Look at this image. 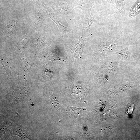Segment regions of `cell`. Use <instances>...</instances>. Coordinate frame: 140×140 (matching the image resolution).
<instances>
[{
	"label": "cell",
	"instance_id": "1",
	"mask_svg": "<svg viewBox=\"0 0 140 140\" xmlns=\"http://www.w3.org/2000/svg\"><path fill=\"white\" fill-rule=\"evenodd\" d=\"M91 8L84 9L82 10L81 16L82 23L87 34L91 35L90 28L92 24L95 21L94 19L90 15Z\"/></svg>",
	"mask_w": 140,
	"mask_h": 140
},
{
	"label": "cell",
	"instance_id": "2",
	"mask_svg": "<svg viewBox=\"0 0 140 140\" xmlns=\"http://www.w3.org/2000/svg\"><path fill=\"white\" fill-rule=\"evenodd\" d=\"M82 33L83 30L79 33V41L75 44L73 46L70 45L68 46L73 51L76 59L80 58L84 46V40Z\"/></svg>",
	"mask_w": 140,
	"mask_h": 140
},
{
	"label": "cell",
	"instance_id": "3",
	"mask_svg": "<svg viewBox=\"0 0 140 140\" xmlns=\"http://www.w3.org/2000/svg\"><path fill=\"white\" fill-rule=\"evenodd\" d=\"M47 13L49 15V17L50 18L57 24L60 31L62 33H65L70 30L71 29L62 25L59 22L56 17L54 16L52 13L50 11L46 10Z\"/></svg>",
	"mask_w": 140,
	"mask_h": 140
},
{
	"label": "cell",
	"instance_id": "4",
	"mask_svg": "<svg viewBox=\"0 0 140 140\" xmlns=\"http://www.w3.org/2000/svg\"><path fill=\"white\" fill-rule=\"evenodd\" d=\"M140 12V0H138L132 7L129 13V16L132 18Z\"/></svg>",
	"mask_w": 140,
	"mask_h": 140
},
{
	"label": "cell",
	"instance_id": "5",
	"mask_svg": "<svg viewBox=\"0 0 140 140\" xmlns=\"http://www.w3.org/2000/svg\"><path fill=\"white\" fill-rule=\"evenodd\" d=\"M122 15H123L125 11V6L123 0H112Z\"/></svg>",
	"mask_w": 140,
	"mask_h": 140
},
{
	"label": "cell",
	"instance_id": "6",
	"mask_svg": "<svg viewBox=\"0 0 140 140\" xmlns=\"http://www.w3.org/2000/svg\"><path fill=\"white\" fill-rule=\"evenodd\" d=\"M16 22L13 20H11L6 26V31L8 33L11 34L15 33L16 31Z\"/></svg>",
	"mask_w": 140,
	"mask_h": 140
},
{
	"label": "cell",
	"instance_id": "7",
	"mask_svg": "<svg viewBox=\"0 0 140 140\" xmlns=\"http://www.w3.org/2000/svg\"><path fill=\"white\" fill-rule=\"evenodd\" d=\"M43 20V17L41 14L39 12H36L34 17V22L35 24L38 26L40 25Z\"/></svg>",
	"mask_w": 140,
	"mask_h": 140
},
{
	"label": "cell",
	"instance_id": "8",
	"mask_svg": "<svg viewBox=\"0 0 140 140\" xmlns=\"http://www.w3.org/2000/svg\"><path fill=\"white\" fill-rule=\"evenodd\" d=\"M29 40L28 37L25 34L18 43V45L20 51L23 52L24 46Z\"/></svg>",
	"mask_w": 140,
	"mask_h": 140
},
{
	"label": "cell",
	"instance_id": "9",
	"mask_svg": "<svg viewBox=\"0 0 140 140\" xmlns=\"http://www.w3.org/2000/svg\"><path fill=\"white\" fill-rule=\"evenodd\" d=\"M43 73V77L46 80L50 79L53 75V71L51 69L47 68H46Z\"/></svg>",
	"mask_w": 140,
	"mask_h": 140
},
{
	"label": "cell",
	"instance_id": "10",
	"mask_svg": "<svg viewBox=\"0 0 140 140\" xmlns=\"http://www.w3.org/2000/svg\"><path fill=\"white\" fill-rule=\"evenodd\" d=\"M67 107L72 113L78 115H79L81 113L85 110L84 108H77L74 107L67 106Z\"/></svg>",
	"mask_w": 140,
	"mask_h": 140
},
{
	"label": "cell",
	"instance_id": "11",
	"mask_svg": "<svg viewBox=\"0 0 140 140\" xmlns=\"http://www.w3.org/2000/svg\"><path fill=\"white\" fill-rule=\"evenodd\" d=\"M50 98L51 100V103L53 107L58 108L61 110H64V109H63L62 108L59 102L57 99L52 97H50Z\"/></svg>",
	"mask_w": 140,
	"mask_h": 140
},
{
	"label": "cell",
	"instance_id": "12",
	"mask_svg": "<svg viewBox=\"0 0 140 140\" xmlns=\"http://www.w3.org/2000/svg\"><path fill=\"white\" fill-rule=\"evenodd\" d=\"M35 41V44L37 46H38V44H39V46H42L45 43L43 39L39 37L36 38Z\"/></svg>",
	"mask_w": 140,
	"mask_h": 140
},
{
	"label": "cell",
	"instance_id": "13",
	"mask_svg": "<svg viewBox=\"0 0 140 140\" xmlns=\"http://www.w3.org/2000/svg\"><path fill=\"white\" fill-rule=\"evenodd\" d=\"M119 54L122 55L123 57H126L129 54V52L127 47L124 49H123L119 52Z\"/></svg>",
	"mask_w": 140,
	"mask_h": 140
},
{
	"label": "cell",
	"instance_id": "14",
	"mask_svg": "<svg viewBox=\"0 0 140 140\" xmlns=\"http://www.w3.org/2000/svg\"><path fill=\"white\" fill-rule=\"evenodd\" d=\"M98 78L100 81L101 82H104L108 80L106 76L103 74H97Z\"/></svg>",
	"mask_w": 140,
	"mask_h": 140
}]
</instances>
